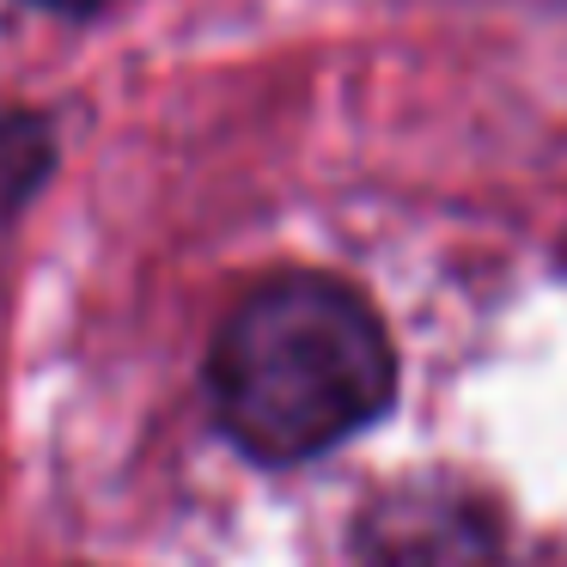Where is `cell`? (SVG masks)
I'll list each match as a JSON object with an SVG mask.
<instances>
[{
    "instance_id": "6da1fadb",
    "label": "cell",
    "mask_w": 567,
    "mask_h": 567,
    "mask_svg": "<svg viewBox=\"0 0 567 567\" xmlns=\"http://www.w3.org/2000/svg\"><path fill=\"white\" fill-rule=\"evenodd\" d=\"M396 391L379 311L336 275H269L226 311L208 396L226 440L257 464H306L354 440Z\"/></svg>"
},
{
    "instance_id": "277c9868",
    "label": "cell",
    "mask_w": 567,
    "mask_h": 567,
    "mask_svg": "<svg viewBox=\"0 0 567 567\" xmlns=\"http://www.w3.org/2000/svg\"><path fill=\"white\" fill-rule=\"evenodd\" d=\"M38 7H50V13H74V19H86V13H99L104 0H38Z\"/></svg>"
},
{
    "instance_id": "3957f363",
    "label": "cell",
    "mask_w": 567,
    "mask_h": 567,
    "mask_svg": "<svg viewBox=\"0 0 567 567\" xmlns=\"http://www.w3.org/2000/svg\"><path fill=\"white\" fill-rule=\"evenodd\" d=\"M50 172H55V135H50V123H43V116H31V111L0 116V220H13V214L38 196V184Z\"/></svg>"
},
{
    "instance_id": "7a4b0ae2",
    "label": "cell",
    "mask_w": 567,
    "mask_h": 567,
    "mask_svg": "<svg viewBox=\"0 0 567 567\" xmlns=\"http://www.w3.org/2000/svg\"><path fill=\"white\" fill-rule=\"evenodd\" d=\"M367 567H501V518L482 494L452 482H409L354 525Z\"/></svg>"
}]
</instances>
